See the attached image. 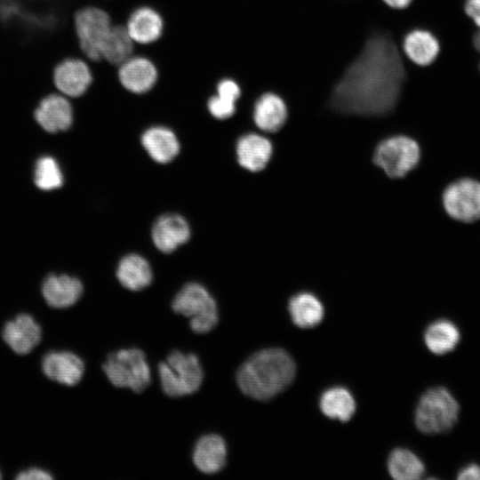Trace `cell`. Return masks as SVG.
I'll return each instance as SVG.
<instances>
[{"mask_svg":"<svg viewBox=\"0 0 480 480\" xmlns=\"http://www.w3.org/2000/svg\"><path fill=\"white\" fill-rule=\"evenodd\" d=\"M408 75L401 40L389 29L377 27L333 84L329 105L347 115H387L403 97Z\"/></svg>","mask_w":480,"mask_h":480,"instance_id":"cell-1","label":"cell"},{"mask_svg":"<svg viewBox=\"0 0 480 480\" xmlns=\"http://www.w3.org/2000/svg\"><path fill=\"white\" fill-rule=\"evenodd\" d=\"M293 359L281 348H266L254 353L239 368L236 382L240 390L255 400H268L293 380Z\"/></svg>","mask_w":480,"mask_h":480,"instance_id":"cell-2","label":"cell"},{"mask_svg":"<svg viewBox=\"0 0 480 480\" xmlns=\"http://www.w3.org/2000/svg\"><path fill=\"white\" fill-rule=\"evenodd\" d=\"M161 388L171 397H180L196 392L204 380V371L198 357L192 353L172 351L158 364Z\"/></svg>","mask_w":480,"mask_h":480,"instance_id":"cell-3","label":"cell"},{"mask_svg":"<svg viewBox=\"0 0 480 480\" xmlns=\"http://www.w3.org/2000/svg\"><path fill=\"white\" fill-rule=\"evenodd\" d=\"M460 405L444 387L428 389L420 397L415 411V425L425 434L449 431L457 422Z\"/></svg>","mask_w":480,"mask_h":480,"instance_id":"cell-4","label":"cell"},{"mask_svg":"<svg viewBox=\"0 0 480 480\" xmlns=\"http://www.w3.org/2000/svg\"><path fill=\"white\" fill-rule=\"evenodd\" d=\"M102 370L110 383L134 393L143 392L151 382V372L145 353L135 348L110 353Z\"/></svg>","mask_w":480,"mask_h":480,"instance_id":"cell-5","label":"cell"},{"mask_svg":"<svg viewBox=\"0 0 480 480\" xmlns=\"http://www.w3.org/2000/svg\"><path fill=\"white\" fill-rule=\"evenodd\" d=\"M172 310L189 318L191 330L198 334L212 331L219 322L218 307L207 289L198 283H188L176 294Z\"/></svg>","mask_w":480,"mask_h":480,"instance_id":"cell-6","label":"cell"},{"mask_svg":"<svg viewBox=\"0 0 480 480\" xmlns=\"http://www.w3.org/2000/svg\"><path fill=\"white\" fill-rule=\"evenodd\" d=\"M79 52L89 60H101V50L113 26L108 13L95 5H83L72 17Z\"/></svg>","mask_w":480,"mask_h":480,"instance_id":"cell-7","label":"cell"},{"mask_svg":"<svg viewBox=\"0 0 480 480\" xmlns=\"http://www.w3.org/2000/svg\"><path fill=\"white\" fill-rule=\"evenodd\" d=\"M418 143L406 136L383 140L376 148L373 160L391 178H400L412 170L420 160Z\"/></svg>","mask_w":480,"mask_h":480,"instance_id":"cell-8","label":"cell"},{"mask_svg":"<svg viewBox=\"0 0 480 480\" xmlns=\"http://www.w3.org/2000/svg\"><path fill=\"white\" fill-rule=\"evenodd\" d=\"M93 72L88 62L78 56H68L59 61L52 70L54 90L69 98L84 96L92 87Z\"/></svg>","mask_w":480,"mask_h":480,"instance_id":"cell-9","label":"cell"},{"mask_svg":"<svg viewBox=\"0 0 480 480\" xmlns=\"http://www.w3.org/2000/svg\"><path fill=\"white\" fill-rule=\"evenodd\" d=\"M446 212L454 220L473 222L480 219V182L461 179L447 187L443 195Z\"/></svg>","mask_w":480,"mask_h":480,"instance_id":"cell-10","label":"cell"},{"mask_svg":"<svg viewBox=\"0 0 480 480\" xmlns=\"http://www.w3.org/2000/svg\"><path fill=\"white\" fill-rule=\"evenodd\" d=\"M33 116L43 130L57 133L71 127L74 108L69 98L54 91L39 100L34 108Z\"/></svg>","mask_w":480,"mask_h":480,"instance_id":"cell-11","label":"cell"},{"mask_svg":"<svg viewBox=\"0 0 480 480\" xmlns=\"http://www.w3.org/2000/svg\"><path fill=\"white\" fill-rule=\"evenodd\" d=\"M401 49L404 58L416 67L431 66L439 57L441 44L438 37L425 28H412L402 38Z\"/></svg>","mask_w":480,"mask_h":480,"instance_id":"cell-12","label":"cell"},{"mask_svg":"<svg viewBox=\"0 0 480 480\" xmlns=\"http://www.w3.org/2000/svg\"><path fill=\"white\" fill-rule=\"evenodd\" d=\"M117 77L126 91L134 94H143L156 85L158 71L155 63L148 58L132 55L118 65Z\"/></svg>","mask_w":480,"mask_h":480,"instance_id":"cell-13","label":"cell"},{"mask_svg":"<svg viewBox=\"0 0 480 480\" xmlns=\"http://www.w3.org/2000/svg\"><path fill=\"white\" fill-rule=\"evenodd\" d=\"M2 336L13 352L26 355L41 341L42 328L32 316L22 313L5 323Z\"/></svg>","mask_w":480,"mask_h":480,"instance_id":"cell-14","label":"cell"},{"mask_svg":"<svg viewBox=\"0 0 480 480\" xmlns=\"http://www.w3.org/2000/svg\"><path fill=\"white\" fill-rule=\"evenodd\" d=\"M44 375L58 383L75 386L83 378L84 363L76 354L70 351H50L42 360Z\"/></svg>","mask_w":480,"mask_h":480,"instance_id":"cell-15","label":"cell"},{"mask_svg":"<svg viewBox=\"0 0 480 480\" xmlns=\"http://www.w3.org/2000/svg\"><path fill=\"white\" fill-rule=\"evenodd\" d=\"M287 118V104L277 92H263L255 100L252 119L260 130L267 132H277L284 125Z\"/></svg>","mask_w":480,"mask_h":480,"instance_id":"cell-16","label":"cell"},{"mask_svg":"<svg viewBox=\"0 0 480 480\" xmlns=\"http://www.w3.org/2000/svg\"><path fill=\"white\" fill-rule=\"evenodd\" d=\"M124 27L134 44H150L162 36L164 24L156 10L140 6L130 14Z\"/></svg>","mask_w":480,"mask_h":480,"instance_id":"cell-17","label":"cell"},{"mask_svg":"<svg viewBox=\"0 0 480 480\" xmlns=\"http://www.w3.org/2000/svg\"><path fill=\"white\" fill-rule=\"evenodd\" d=\"M190 237V228L187 220L178 214H165L155 222L152 240L156 247L165 253L176 250Z\"/></svg>","mask_w":480,"mask_h":480,"instance_id":"cell-18","label":"cell"},{"mask_svg":"<svg viewBox=\"0 0 480 480\" xmlns=\"http://www.w3.org/2000/svg\"><path fill=\"white\" fill-rule=\"evenodd\" d=\"M193 462L200 472L206 475L221 471L227 462V445L223 437L216 434L202 436L195 445Z\"/></svg>","mask_w":480,"mask_h":480,"instance_id":"cell-19","label":"cell"},{"mask_svg":"<svg viewBox=\"0 0 480 480\" xmlns=\"http://www.w3.org/2000/svg\"><path fill=\"white\" fill-rule=\"evenodd\" d=\"M42 293L50 307L66 308L79 300L83 293V284L74 276L50 275L43 283Z\"/></svg>","mask_w":480,"mask_h":480,"instance_id":"cell-20","label":"cell"},{"mask_svg":"<svg viewBox=\"0 0 480 480\" xmlns=\"http://www.w3.org/2000/svg\"><path fill=\"white\" fill-rule=\"evenodd\" d=\"M236 154L241 166L251 172H259L268 163L272 145L267 138L260 134L247 133L238 140Z\"/></svg>","mask_w":480,"mask_h":480,"instance_id":"cell-21","label":"cell"},{"mask_svg":"<svg viewBox=\"0 0 480 480\" xmlns=\"http://www.w3.org/2000/svg\"><path fill=\"white\" fill-rule=\"evenodd\" d=\"M141 143L153 160L166 164L178 155L180 144L176 135L164 126H153L144 132Z\"/></svg>","mask_w":480,"mask_h":480,"instance_id":"cell-22","label":"cell"},{"mask_svg":"<svg viewBox=\"0 0 480 480\" xmlns=\"http://www.w3.org/2000/svg\"><path fill=\"white\" fill-rule=\"evenodd\" d=\"M152 270L148 262L140 255L130 254L123 258L116 269L119 283L131 291L148 287L152 281Z\"/></svg>","mask_w":480,"mask_h":480,"instance_id":"cell-23","label":"cell"},{"mask_svg":"<svg viewBox=\"0 0 480 480\" xmlns=\"http://www.w3.org/2000/svg\"><path fill=\"white\" fill-rule=\"evenodd\" d=\"M460 334L458 327L447 319L430 324L424 332V341L433 354L444 355L452 351L458 345Z\"/></svg>","mask_w":480,"mask_h":480,"instance_id":"cell-24","label":"cell"},{"mask_svg":"<svg viewBox=\"0 0 480 480\" xmlns=\"http://www.w3.org/2000/svg\"><path fill=\"white\" fill-rule=\"evenodd\" d=\"M289 312L292 322L300 328H312L321 323L324 307L313 294L301 292L289 301Z\"/></svg>","mask_w":480,"mask_h":480,"instance_id":"cell-25","label":"cell"},{"mask_svg":"<svg viewBox=\"0 0 480 480\" xmlns=\"http://www.w3.org/2000/svg\"><path fill=\"white\" fill-rule=\"evenodd\" d=\"M320 409L331 419L348 421L356 412V402L350 392L342 387L325 390L320 398Z\"/></svg>","mask_w":480,"mask_h":480,"instance_id":"cell-26","label":"cell"},{"mask_svg":"<svg viewBox=\"0 0 480 480\" xmlns=\"http://www.w3.org/2000/svg\"><path fill=\"white\" fill-rule=\"evenodd\" d=\"M133 47L125 27L113 25L101 50V60L118 66L132 55Z\"/></svg>","mask_w":480,"mask_h":480,"instance_id":"cell-27","label":"cell"},{"mask_svg":"<svg viewBox=\"0 0 480 480\" xmlns=\"http://www.w3.org/2000/svg\"><path fill=\"white\" fill-rule=\"evenodd\" d=\"M388 468L390 476L397 480L419 479L425 471L420 459L404 448H397L390 453Z\"/></svg>","mask_w":480,"mask_h":480,"instance_id":"cell-28","label":"cell"},{"mask_svg":"<svg viewBox=\"0 0 480 480\" xmlns=\"http://www.w3.org/2000/svg\"><path fill=\"white\" fill-rule=\"evenodd\" d=\"M34 176L35 184L43 190L55 189L63 184L62 172L52 156H43L37 160Z\"/></svg>","mask_w":480,"mask_h":480,"instance_id":"cell-29","label":"cell"},{"mask_svg":"<svg viewBox=\"0 0 480 480\" xmlns=\"http://www.w3.org/2000/svg\"><path fill=\"white\" fill-rule=\"evenodd\" d=\"M236 101L224 94L215 93L207 102L210 114L220 120L231 117L236 109Z\"/></svg>","mask_w":480,"mask_h":480,"instance_id":"cell-30","label":"cell"},{"mask_svg":"<svg viewBox=\"0 0 480 480\" xmlns=\"http://www.w3.org/2000/svg\"><path fill=\"white\" fill-rule=\"evenodd\" d=\"M18 480H52V474L40 468H29L18 473L15 477Z\"/></svg>","mask_w":480,"mask_h":480,"instance_id":"cell-31","label":"cell"},{"mask_svg":"<svg viewBox=\"0 0 480 480\" xmlns=\"http://www.w3.org/2000/svg\"><path fill=\"white\" fill-rule=\"evenodd\" d=\"M464 12L480 30V0H465Z\"/></svg>","mask_w":480,"mask_h":480,"instance_id":"cell-32","label":"cell"},{"mask_svg":"<svg viewBox=\"0 0 480 480\" xmlns=\"http://www.w3.org/2000/svg\"><path fill=\"white\" fill-rule=\"evenodd\" d=\"M460 480H480V466L469 464L462 468L457 476Z\"/></svg>","mask_w":480,"mask_h":480,"instance_id":"cell-33","label":"cell"},{"mask_svg":"<svg viewBox=\"0 0 480 480\" xmlns=\"http://www.w3.org/2000/svg\"><path fill=\"white\" fill-rule=\"evenodd\" d=\"M415 0H381V2L390 9L404 10L407 9Z\"/></svg>","mask_w":480,"mask_h":480,"instance_id":"cell-34","label":"cell"},{"mask_svg":"<svg viewBox=\"0 0 480 480\" xmlns=\"http://www.w3.org/2000/svg\"><path fill=\"white\" fill-rule=\"evenodd\" d=\"M473 45L475 49L480 54V30H478L473 37ZM479 70H480V61H479Z\"/></svg>","mask_w":480,"mask_h":480,"instance_id":"cell-35","label":"cell"},{"mask_svg":"<svg viewBox=\"0 0 480 480\" xmlns=\"http://www.w3.org/2000/svg\"><path fill=\"white\" fill-rule=\"evenodd\" d=\"M2 478L1 471H0V479Z\"/></svg>","mask_w":480,"mask_h":480,"instance_id":"cell-36","label":"cell"}]
</instances>
